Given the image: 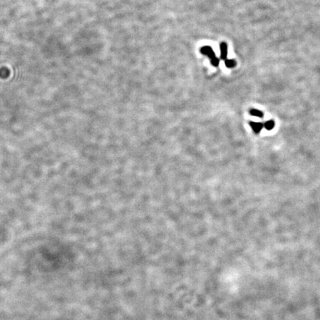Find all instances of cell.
Returning <instances> with one entry per match:
<instances>
[{
  "instance_id": "1",
  "label": "cell",
  "mask_w": 320,
  "mask_h": 320,
  "mask_svg": "<svg viewBox=\"0 0 320 320\" xmlns=\"http://www.w3.org/2000/svg\"><path fill=\"white\" fill-rule=\"evenodd\" d=\"M200 52L203 55L208 56L211 60V65L213 67H217L220 64V59L216 57L215 52L211 46H203L200 48Z\"/></svg>"
},
{
  "instance_id": "2",
  "label": "cell",
  "mask_w": 320,
  "mask_h": 320,
  "mask_svg": "<svg viewBox=\"0 0 320 320\" xmlns=\"http://www.w3.org/2000/svg\"><path fill=\"white\" fill-rule=\"evenodd\" d=\"M220 51H221L220 58L225 61V59H227V56H228V45L225 42H222L220 44Z\"/></svg>"
},
{
  "instance_id": "3",
  "label": "cell",
  "mask_w": 320,
  "mask_h": 320,
  "mask_svg": "<svg viewBox=\"0 0 320 320\" xmlns=\"http://www.w3.org/2000/svg\"><path fill=\"white\" fill-rule=\"evenodd\" d=\"M249 125L251 127L252 130L253 131V132L256 133V134H259V132H261L262 129L263 128L264 125L261 122H250Z\"/></svg>"
},
{
  "instance_id": "4",
  "label": "cell",
  "mask_w": 320,
  "mask_h": 320,
  "mask_svg": "<svg viewBox=\"0 0 320 320\" xmlns=\"http://www.w3.org/2000/svg\"><path fill=\"white\" fill-rule=\"evenodd\" d=\"M225 66H226L227 67H228V68H233V67H234L235 66H236V61L233 60V59H227L225 60Z\"/></svg>"
},
{
  "instance_id": "5",
  "label": "cell",
  "mask_w": 320,
  "mask_h": 320,
  "mask_svg": "<svg viewBox=\"0 0 320 320\" xmlns=\"http://www.w3.org/2000/svg\"><path fill=\"white\" fill-rule=\"evenodd\" d=\"M250 114L253 116H257V117H263V113L262 111H259L257 109H251L250 111Z\"/></svg>"
},
{
  "instance_id": "6",
  "label": "cell",
  "mask_w": 320,
  "mask_h": 320,
  "mask_svg": "<svg viewBox=\"0 0 320 320\" xmlns=\"http://www.w3.org/2000/svg\"><path fill=\"white\" fill-rule=\"evenodd\" d=\"M274 126H275V122L273 120L268 121V122H266L265 123V125H264V127H265L268 131H270V130L273 129V127H274Z\"/></svg>"
}]
</instances>
